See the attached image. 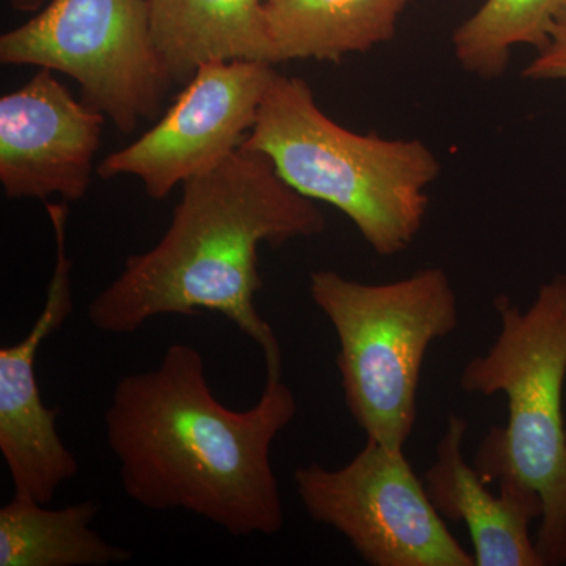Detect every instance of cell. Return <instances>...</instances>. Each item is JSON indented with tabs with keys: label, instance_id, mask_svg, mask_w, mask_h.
<instances>
[{
	"label": "cell",
	"instance_id": "6da1fadb",
	"mask_svg": "<svg viewBox=\"0 0 566 566\" xmlns=\"http://www.w3.org/2000/svg\"><path fill=\"white\" fill-rule=\"evenodd\" d=\"M296 415L282 374H266L253 408H227L199 349L174 344L158 367L123 376L104 424L132 501L192 513L241 538L275 535L285 523L271 449Z\"/></svg>",
	"mask_w": 566,
	"mask_h": 566
},
{
	"label": "cell",
	"instance_id": "7a4b0ae2",
	"mask_svg": "<svg viewBox=\"0 0 566 566\" xmlns=\"http://www.w3.org/2000/svg\"><path fill=\"white\" fill-rule=\"evenodd\" d=\"M324 230L314 200L290 188L263 153L240 148L182 182L161 241L126 259L88 305V322L104 334L132 335L155 316L216 312L262 348L266 374H282L281 345L255 305L263 289L259 249Z\"/></svg>",
	"mask_w": 566,
	"mask_h": 566
},
{
	"label": "cell",
	"instance_id": "3957f363",
	"mask_svg": "<svg viewBox=\"0 0 566 566\" xmlns=\"http://www.w3.org/2000/svg\"><path fill=\"white\" fill-rule=\"evenodd\" d=\"M241 148L263 153L301 196L344 212L386 259L415 243L441 174L422 140L349 132L319 109L307 82L279 73Z\"/></svg>",
	"mask_w": 566,
	"mask_h": 566
},
{
	"label": "cell",
	"instance_id": "277c9868",
	"mask_svg": "<svg viewBox=\"0 0 566 566\" xmlns=\"http://www.w3.org/2000/svg\"><path fill=\"white\" fill-rule=\"evenodd\" d=\"M501 331L460 375L465 394H504L509 419L476 450L474 468L486 483L534 491L543 504L535 547L542 566L566 565V274L543 283L521 311L497 296Z\"/></svg>",
	"mask_w": 566,
	"mask_h": 566
},
{
	"label": "cell",
	"instance_id": "5b68a950",
	"mask_svg": "<svg viewBox=\"0 0 566 566\" xmlns=\"http://www.w3.org/2000/svg\"><path fill=\"white\" fill-rule=\"evenodd\" d=\"M312 301L338 338L346 408L367 441L403 449L417 419L428 348L458 327V297L441 268L389 283H363L331 270L311 274Z\"/></svg>",
	"mask_w": 566,
	"mask_h": 566
},
{
	"label": "cell",
	"instance_id": "8992f818",
	"mask_svg": "<svg viewBox=\"0 0 566 566\" xmlns=\"http://www.w3.org/2000/svg\"><path fill=\"white\" fill-rule=\"evenodd\" d=\"M0 62L70 76L82 102L123 134L155 120L174 85L153 40L148 0H51L0 36Z\"/></svg>",
	"mask_w": 566,
	"mask_h": 566
},
{
	"label": "cell",
	"instance_id": "52a82bcc",
	"mask_svg": "<svg viewBox=\"0 0 566 566\" xmlns=\"http://www.w3.org/2000/svg\"><path fill=\"white\" fill-rule=\"evenodd\" d=\"M307 515L348 539L371 566H475L428 497L403 449L367 441L340 469L294 471Z\"/></svg>",
	"mask_w": 566,
	"mask_h": 566
},
{
	"label": "cell",
	"instance_id": "ba28073f",
	"mask_svg": "<svg viewBox=\"0 0 566 566\" xmlns=\"http://www.w3.org/2000/svg\"><path fill=\"white\" fill-rule=\"evenodd\" d=\"M277 71L259 61H211L196 71L161 120L128 147L106 156L103 180L139 178L151 199L163 200L197 175L240 150L256 122Z\"/></svg>",
	"mask_w": 566,
	"mask_h": 566
},
{
	"label": "cell",
	"instance_id": "9c48e42d",
	"mask_svg": "<svg viewBox=\"0 0 566 566\" xmlns=\"http://www.w3.org/2000/svg\"><path fill=\"white\" fill-rule=\"evenodd\" d=\"M55 238V266L46 303L31 333L0 349V453L13 480L14 494L51 504L63 482L80 471L76 457L57 430L59 408H48L36 381L41 344L61 329L73 312V262L66 252L69 202L46 203Z\"/></svg>",
	"mask_w": 566,
	"mask_h": 566
},
{
	"label": "cell",
	"instance_id": "30bf717a",
	"mask_svg": "<svg viewBox=\"0 0 566 566\" xmlns=\"http://www.w3.org/2000/svg\"><path fill=\"white\" fill-rule=\"evenodd\" d=\"M106 115L77 102L54 71L40 69L0 99V182L9 199L81 200Z\"/></svg>",
	"mask_w": 566,
	"mask_h": 566
},
{
	"label": "cell",
	"instance_id": "8fae6325",
	"mask_svg": "<svg viewBox=\"0 0 566 566\" xmlns=\"http://www.w3.org/2000/svg\"><path fill=\"white\" fill-rule=\"evenodd\" d=\"M465 433L468 420L450 415L424 474L428 497L444 520L468 527L475 566H542L531 536V524L543 515L542 499L517 485H499L501 493H491L465 461Z\"/></svg>",
	"mask_w": 566,
	"mask_h": 566
},
{
	"label": "cell",
	"instance_id": "7c38bea8",
	"mask_svg": "<svg viewBox=\"0 0 566 566\" xmlns=\"http://www.w3.org/2000/svg\"><path fill=\"white\" fill-rule=\"evenodd\" d=\"M151 32L172 84L211 61H271L264 0H148Z\"/></svg>",
	"mask_w": 566,
	"mask_h": 566
},
{
	"label": "cell",
	"instance_id": "4fadbf2b",
	"mask_svg": "<svg viewBox=\"0 0 566 566\" xmlns=\"http://www.w3.org/2000/svg\"><path fill=\"white\" fill-rule=\"evenodd\" d=\"M409 0H275L264 2L273 65L338 63L387 43Z\"/></svg>",
	"mask_w": 566,
	"mask_h": 566
},
{
	"label": "cell",
	"instance_id": "5bb4252c",
	"mask_svg": "<svg viewBox=\"0 0 566 566\" xmlns=\"http://www.w3.org/2000/svg\"><path fill=\"white\" fill-rule=\"evenodd\" d=\"M93 501L50 510L14 494L0 509V566H104L132 560V551L111 545L92 521Z\"/></svg>",
	"mask_w": 566,
	"mask_h": 566
},
{
	"label": "cell",
	"instance_id": "9a60e30c",
	"mask_svg": "<svg viewBox=\"0 0 566 566\" xmlns=\"http://www.w3.org/2000/svg\"><path fill=\"white\" fill-rule=\"evenodd\" d=\"M565 14L566 0H486L453 33L457 61L482 80H495L504 74L513 48H546Z\"/></svg>",
	"mask_w": 566,
	"mask_h": 566
},
{
	"label": "cell",
	"instance_id": "2e32d148",
	"mask_svg": "<svg viewBox=\"0 0 566 566\" xmlns=\"http://www.w3.org/2000/svg\"><path fill=\"white\" fill-rule=\"evenodd\" d=\"M523 76L528 81L566 80V14L554 25L549 43L528 63Z\"/></svg>",
	"mask_w": 566,
	"mask_h": 566
},
{
	"label": "cell",
	"instance_id": "e0dca14e",
	"mask_svg": "<svg viewBox=\"0 0 566 566\" xmlns=\"http://www.w3.org/2000/svg\"><path fill=\"white\" fill-rule=\"evenodd\" d=\"M9 2L14 10L21 11V13H36L43 9L46 0H9Z\"/></svg>",
	"mask_w": 566,
	"mask_h": 566
},
{
	"label": "cell",
	"instance_id": "ac0fdd59",
	"mask_svg": "<svg viewBox=\"0 0 566 566\" xmlns=\"http://www.w3.org/2000/svg\"><path fill=\"white\" fill-rule=\"evenodd\" d=\"M264 2H275V0H264Z\"/></svg>",
	"mask_w": 566,
	"mask_h": 566
}]
</instances>
